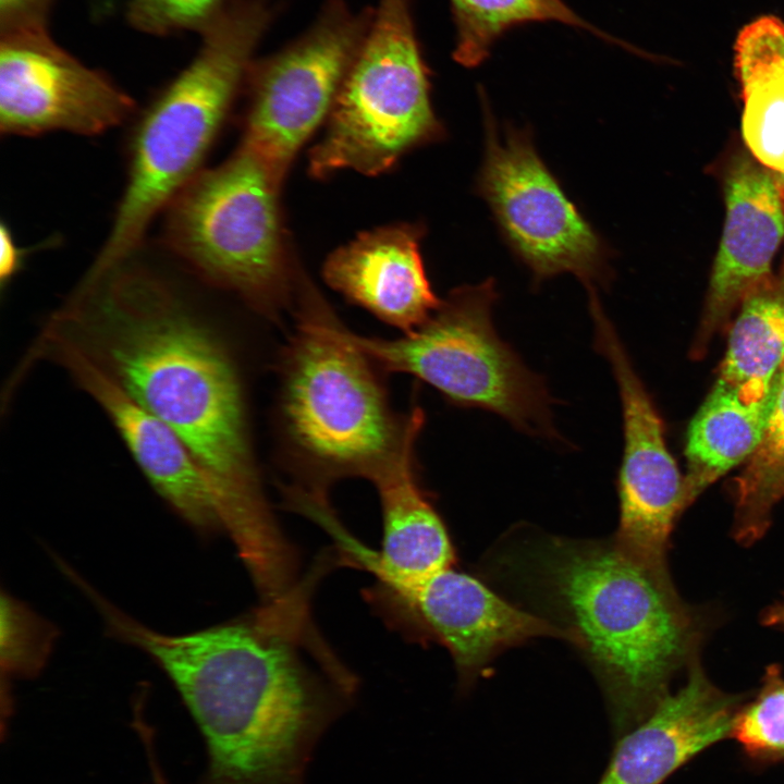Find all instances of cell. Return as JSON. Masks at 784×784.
<instances>
[{
    "mask_svg": "<svg viewBox=\"0 0 784 784\" xmlns=\"http://www.w3.org/2000/svg\"><path fill=\"white\" fill-rule=\"evenodd\" d=\"M421 234L408 224L365 232L329 256L323 278L352 303L408 334L441 304L420 257Z\"/></svg>",
    "mask_w": 784,
    "mask_h": 784,
    "instance_id": "18",
    "label": "cell"
},
{
    "mask_svg": "<svg viewBox=\"0 0 784 784\" xmlns=\"http://www.w3.org/2000/svg\"><path fill=\"white\" fill-rule=\"evenodd\" d=\"M53 0H0L1 34L47 29L46 20Z\"/></svg>",
    "mask_w": 784,
    "mask_h": 784,
    "instance_id": "27",
    "label": "cell"
},
{
    "mask_svg": "<svg viewBox=\"0 0 784 784\" xmlns=\"http://www.w3.org/2000/svg\"><path fill=\"white\" fill-rule=\"evenodd\" d=\"M784 363V289L748 295L731 329L718 380L764 397Z\"/></svg>",
    "mask_w": 784,
    "mask_h": 784,
    "instance_id": "20",
    "label": "cell"
},
{
    "mask_svg": "<svg viewBox=\"0 0 784 784\" xmlns=\"http://www.w3.org/2000/svg\"><path fill=\"white\" fill-rule=\"evenodd\" d=\"M226 5L225 0H128L127 17L133 26L152 35L184 29L203 33Z\"/></svg>",
    "mask_w": 784,
    "mask_h": 784,
    "instance_id": "26",
    "label": "cell"
},
{
    "mask_svg": "<svg viewBox=\"0 0 784 784\" xmlns=\"http://www.w3.org/2000/svg\"><path fill=\"white\" fill-rule=\"evenodd\" d=\"M485 155L477 192L532 280L568 272L598 293L611 280L610 249L539 157L528 128L499 126L481 94Z\"/></svg>",
    "mask_w": 784,
    "mask_h": 784,
    "instance_id": "9",
    "label": "cell"
},
{
    "mask_svg": "<svg viewBox=\"0 0 784 784\" xmlns=\"http://www.w3.org/2000/svg\"><path fill=\"white\" fill-rule=\"evenodd\" d=\"M301 296L284 365L286 431L322 483L343 476L371 480L401 449L418 406L396 419L373 364L303 279Z\"/></svg>",
    "mask_w": 784,
    "mask_h": 784,
    "instance_id": "5",
    "label": "cell"
},
{
    "mask_svg": "<svg viewBox=\"0 0 784 784\" xmlns=\"http://www.w3.org/2000/svg\"><path fill=\"white\" fill-rule=\"evenodd\" d=\"M774 175L782 198V203L784 205V168L781 172L775 173Z\"/></svg>",
    "mask_w": 784,
    "mask_h": 784,
    "instance_id": "31",
    "label": "cell"
},
{
    "mask_svg": "<svg viewBox=\"0 0 784 784\" xmlns=\"http://www.w3.org/2000/svg\"><path fill=\"white\" fill-rule=\"evenodd\" d=\"M0 282L1 287L4 289L20 270L27 253L26 249L17 246L10 229L4 223L0 228Z\"/></svg>",
    "mask_w": 784,
    "mask_h": 784,
    "instance_id": "28",
    "label": "cell"
},
{
    "mask_svg": "<svg viewBox=\"0 0 784 784\" xmlns=\"http://www.w3.org/2000/svg\"><path fill=\"white\" fill-rule=\"evenodd\" d=\"M731 737L754 760L784 762V675L779 665L768 666L759 691L738 711Z\"/></svg>",
    "mask_w": 784,
    "mask_h": 784,
    "instance_id": "24",
    "label": "cell"
},
{
    "mask_svg": "<svg viewBox=\"0 0 784 784\" xmlns=\"http://www.w3.org/2000/svg\"><path fill=\"white\" fill-rule=\"evenodd\" d=\"M110 626L166 671L207 752L203 784H305L343 703L306 670L297 638L258 615L166 635L103 609Z\"/></svg>",
    "mask_w": 784,
    "mask_h": 784,
    "instance_id": "3",
    "label": "cell"
},
{
    "mask_svg": "<svg viewBox=\"0 0 784 784\" xmlns=\"http://www.w3.org/2000/svg\"><path fill=\"white\" fill-rule=\"evenodd\" d=\"M48 327L179 436L242 556L260 558L278 547L283 532L255 467L235 368L168 280L127 259L83 279Z\"/></svg>",
    "mask_w": 784,
    "mask_h": 784,
    "instance_id": "1",
    "label": "cell"
},
{
    "mask_svg": "<svg viewBox=\"0 0 784 784\" xmlns=\"http://www.w3.org/2000/svg\"><path fill=\"white\" fill-rule=\"evenodd\" d=\"M152 784H168L161 767H154L150 770Z\"/></svg>",
    "mask_w": 784,
    "mask_h": 784,
    "instance_id": "30",
    "label": "cell"
},
{
    "mask_svg": "<svg viewBox=\"0 0 784 784\" xmlns=\"http://www.w3.org/2000/svg\"><path fill=\"white\" fill-rule=\"evenodd\" d=\"M497 298L495 282L487 279L452 290L421 327L402 338H368L348 330L347 335L385 371L415 376L452 403L498 414L528 434L561 439L544 381L494 329Z\"/></svg>",
    "mask_w": 784,
    "mask_h": 784,
    "instance_id": "7",
    "label": "cell"
},
{
    "mask_svg": "<svg viewBox=\"0 0 784 784\" xmlns=\"http://www.w3.org/2000/svg\"><path fill=\"white\" fill-rule=\"evenodd\" d=\"M726 215L714 260L699 342L722 323L738 303L772 283L773 257L784 237V205L775 175L752 163L736 167L725 187Z\"/></svg>",
    "mask_w": 784,
    "mask_h": 784,
    "instance_id": "17",
    "label": "cell"
},
{
    "mask_svg": "<svg viewBox=\"0 0 784 784\" xmlns=\"http://www.w3.org/2000/svg\"><path fill=\"white\" fill-rule=\"evenodd\" d=\"M774 397L750 395L716 380L691 420L687 433V473L684 477L687 506L711 483L759 446Z\"/></svg>",
    "mask_w": 784,
    "mask_h": 784,
    "instance_id": "19",
    "label": "cell"
},
{
    "mask_svg": "<svg viewBox=\"0 0 784 784\" xmlns=\"http://www.w3.org/2000/svg\"><path fill=\"white\" fill-rule=\"evenodd\" d=\"M282 181L241 143L167 206L166 246L208 282L237 292L261 310L275 309L291 282L279 209Z\"/></svg>",
    "mask_w": 784,
    "mask_h": 784,
    "instance_id": "6",
    "label": "cell"
},
{
    "mask_svg": "<svg viewBox=\"0 0 784 784\" xmlns=\"http://www.w3.org/2000/svg\"><path fill=\"white\" fill-rule=\"evenodd\" d=\"M419 417L399 452L371 479L379 492L383 519L380 551H371L341 527L336 518L324 528L345 558L378 580L376 588L399 590L453 566L455 551L448 529L419 485L414 448L424 426Z\"/></svg>",
    "mask_w": 784,
    "mask_h": 784,
    "instance_id": "15",
    "label": "cell"
},
{
    "mask_svg": "<svg viewBox=\"0 0 784 784\" xmlns=\"http://www.w3.org/2000/svg\"><path fill=\"white\" fill-rule=\"evenodd\" d=\"M0 44L1 134L98 135L133 114L127 94L63 50L47 29L1 34Z\"/></svg>",
    "mask_w": 784,
    "mask_h": 784,
    "instance_id": "12",
    "label": "cell"
},
{
    "mask_svg": "<svg viewBox=\"0 0 784 784\" xmlns=\"http://www.w3.org/2000/svg\"><path fill=\"white\" fill-rule=\"evenodd\" d=\"M761 618L765 626L784 629V595L763 612Z\"/></svg>",
    "mask_w": 784,
    "mask_h": 784,
    "instance_id": "29",
    "label": "cell"
},
{
    "mask_svg": "<svg viewBox=\"0 0 784 784\" xmlns=\"http://www.w3.org/2000/svg\"><path fill=\"white\" fill-rule=\"evenodd\" d=\"M429 87L408 0H380L326 134L309 152L310 174L353 169L377 175L409 149L442 137Z\"/></svg>",
    "mask_w": 784,
    "mask_h": 784,
    "instance_id": "8",
    "label": "cell"
},
{
    "mask_svg": "<svg viewBox=\"0 0 784 784\" xmlns=\"http://www.w3.org/2000/svg\"><path fill=\"white\" fill-rule=\"evenodd\" d=\"M493 573L536 614L569 632L603 691L620 738L665 698L697 660L702 628L669 571L608 540L531 534L507 541Z\"/></svg>",
    "mask_w": 784,
    "mask_h": 784,
    "instance_id": "2",
    "label": "cell"
},
{
    "mask_svg": "<svg viewBox=\"0 0 784 784\" xmlns=\"http://www.w3.org/2000/svg\"><path fill=\"white\" fill-rule=\"evenodd\" d=\"M52 641V630L10 597L1 601L2 664L15 673L37 671L45 661Z\"/></svg>",
    "mask_w": 784,
    "mask_h": 784,
    "instance_id": "25",
    "label": "cell"
},
{
    "mask_svg": "<svg viewBox=\"0 0 784 784\" xmlns=\"http://www.w3.org/2000/svg\"><path fill=\"white\" fill-rule=\"evenodd\" d=\"M40 356L64 368L103 409L155 490L200 531L222 529L213 499L195 458L166 424L156 418L82 348L47 327Z\"/></svg>",
    "mask_w": 784,
    "mask_h": 784,
    "instance_id": "14",
    "label": "cell"
},
{
    "mask_svg": "<svg viewBox=\"0 0 784 784\" xmlns=\"http://www.w3.org/2000/svg\"><path fill=\"white\" fill-rule=\"evenodd\" d=\"M456 27L455 61L480 65L509 29L530 22H560L627 47L577 15L563 0H450Z\"/></svg>",
    "mask_w": 784,
    "mask_h": 784,
    "instance_id": "21",
    "label": "cell"
},
{
    "mask_svg": "<svg viewBox=\"0 0 784 784\" xmlns=\"http://www.w3.org/2000/svg\"><path fill=\"white\" fill-rule=\"evenodd\" d=\"M270 19L265 0L228 4L203 32L194 59L140 114L130 138L123 196L86 275L130 259L154 218L201 171Z\"/></svg>",
    "mask_w": 784,
    "mask_h": 784,
    "instance_id": "4",
    "label": "cell"
},
{
    "mask_svg": "<svg viewBox=\"0 0 784 784\" xmlns=\"http://www.w3.org/2000/svg\"><path fill=\"white\" fill-rule=\"evenodd\" d=\"M744 139L774 173L784 168V59L739 82Z\"/></svg>",
    "mask_w": 784,
    "mask_h": 784,
    "instance_id": "23",
    "label": "cell"
},
{
    "mask_svg": "<svg viewBox=\"0 0 784 784\" xmlns=\"http://www.w3.org/2000/svg\"><path fill=\"white\" fill-rule=\"evenodd\" d=\"M370 22L367 13L354 14L332 1L296 42L250 65L242 143L282 179L303 143L329 115Z\"/></svg>",
    "mask_w": 784,
    "mask_h": 784,
    "instance_id": "10",
    "label": "cell"
},
{
    "mask_svg": "<svg viewBox=\"0 0 784 784\" xmlns=\"http://www.w3.org/2000/svg\"><path fill=\"white\" fill-rule=\"evenodd\" d=\"M743 699L716 687L697 661L683 686L618 738L598 784H661L696 755L731 736Z\"/></svg>",
    "mask_w": 784,
    "mask_h": 784,
    "instance_id": "16",
    "label": "cell"
},
{
    "mask_svg": "<svg viewBox=\"0 0 784 784\" xmlns=\"http://www.w3.org/2000/svg\"><path fill=\"white\" fill-rule=\"evenodd\" d=\"M370 595L393 623L445 647L463 685L475 681L498 653L528 639L546 636L576 644L572 633L453 566L411 587L375 588Z\"/></svg>",
    "mask_w": 784,
    "mask_h": 784,
    "instance_id": "13",
    "label": "cell"
},
{
    "mask_svg": "<svg viewBox=\"0 0 784 784\" xmlns=\"http://www.w3.org/2000/svg\"><path fill=\"white\" fill-rule=\"evenodd\" d=\"M738 479L733 536L744 546L759 540L770 525L773 505L784 497V363L763 438Z\"/></svg>",
    "mask_w": 784,
    "mask_h": 784,
    "instance_id": "22",
    "label": "cell"
},
{
    "mask_svg": "<svg viewBox=\"0 0 784 784\" xmlns=\"http://www.w3.org/2000/svg\"><path fill=\"white\" fill-rule=\"evenodd\" d=\"M595 348L608 360L622 404L624 449L617 477L620 518L612 536L633 561L669 571L670 539L687 507L684 477L667 450L662 419L600 298L588 301Z\"/></svg>",
    "mask_w": 784,
    "mask_h": 784,
    "instance_id": "11",
    "label": "cell"
}]
</instances>
